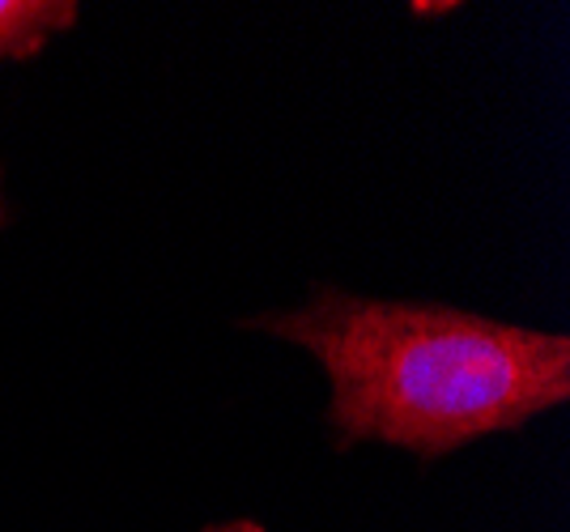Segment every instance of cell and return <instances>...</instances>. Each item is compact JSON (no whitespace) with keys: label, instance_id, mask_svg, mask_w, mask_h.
Listing matches in <instances>:
<instances>
[{"label":"cell","instance_id":"6da1fadb","mask_svg":"<svg viewBox=\"0 0 570 532\" xmlns=\"http://www.w3.org/2000/svg\"><path fill=\"white\" fill-rule=\"evenodd\" d=\"M324 366L341 439H375L413 456L520 431L570 396V337L490 315L315 290L294 312L252 319Z\"/></svg>","mask_w":570,"mask_h":532},{"label":"cell","instance_id":"7a4b0ae2","mask_svg":"<svg viewBox=\"0 0 570 532\" xmlns=\"http://www.w3.org/2000/svg\"><path fill=\"white\" fill-rule=\"evenodd\" d=\"M77 22V4L65 0H0V65L22 60L48 43L51 35Z\"/></svg>","mask_w":570,"mask_h":532},{"label":"cell","instance_id":"3957f363","mask_svg":"<svg viewBox=\"0 0 570 532\" xmlns=\"http://www.w3.org/2000/svg\"><path fill=\"white\" fill-rule=\"evenodd\" d=\"M200 532H264L256 520H222V524H205Z\"/></svg>","mask_w":570,"mask_h":532}]
</instances>
